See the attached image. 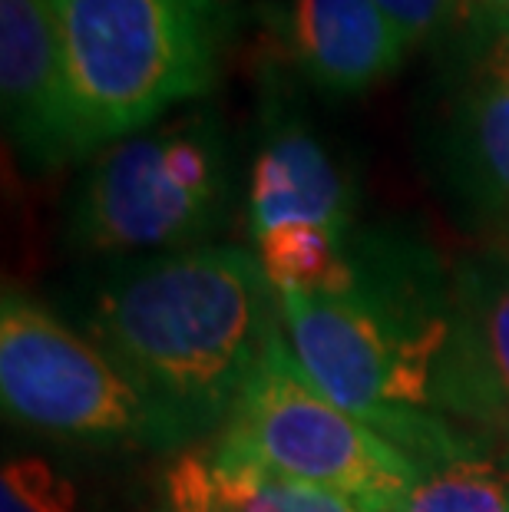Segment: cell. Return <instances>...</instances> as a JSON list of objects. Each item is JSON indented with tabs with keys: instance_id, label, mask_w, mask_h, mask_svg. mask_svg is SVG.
I'll list each match as a JSON object with an SVG mask.
<instances>
[{
	"instance_id": "cell-1",
	"label": "cell",
	"mask_w": 509,
	"mask_h": 512,
	"mask_svg": "<svg viewBox=\"0 0 509 512\" xmlns=\"http://www.w3.org/2000/svg\"><path fill=\"white\" fill-rule=\"evenodd\" d=\"M351 265V285L338 294L278 291L281 331L314 387L420 473L483 453L433 407L450 318V275L437 255L407 238L354 235Z\"/></svg>"
},
{
	"instance_id": "cell-2",
	"label": "cell",
	"mask_w": 509,
	"mask_h": 512,
	"mask_svg": "<svg viewBox=\"0 0 509 512\" xmlns=\"http://www.w3.org/2000/svg\"><path fill=\"white\" fill-rule=\"evenodd\" d=\"M278 328L255 252L199 245L116 268L96 291L90 341L133 380L176 446L222 430Z\"/></svg>"
},
{
	"instance_id": "cell-3",
	"label": "cell",
	"mask_w": 509,
	"mask_h": 512,
	"mask_svg": "<svg viewBox=\"0 0 509 512\" xmlns=\"http://www.w3.org/2000/svg\"><path fill=\"white\" fill-rule=\"evenodd\" d=\"M83 152L143 133L215 80L225 0H53Z\"/></svg>"
},
{
	"instance_id": "cell-4",
	"label": "cell",
	"mask_w": 509,
	"mask_h": 512,
	"mask_svg": "<svg viewBox=\"0 0 509 512\" xmlns=\"http://www.w3.org/2000/svg\"><path fill=\"white\" fill-rule=\"evenodd\" d=\"M229 146L209 110L106 146L73 192L67 245L83 255L186 252L225 219Z\"/></svg>"
},
{
	"instance_id": "cell-5",
	"label": "cell",
	"mask_w": 509,
	"mask_h": 512,
	"mask_svg": "<svg viewBox=\"0 0 509 512\" xmlns=\"http://www.w3.org/2000/svg\"><path fill=\"white\" fill-rule=\"evenodd\" d=\"M215 446L338 493L357 512H387L424 476L394 443L314 387L281 328L265 341Z\"/></svg>"
},
{
	"instance_id": "cell-6",
	"label": "cell",
	"mask_w": 509,
	"mask_h": 512,
	"mask_svg": "<svg viewBox=\"0 0 509 512\" xmlns=\"http://www.w3.org/2000/svg\"><path fill=\"white\" fill-rule=\"evenodd\" d=\"M0 400L7 420L57 440L176 450L159 413L90 337L10 288L0 304Z\"/></svg>"
},
{
	"instance_id": "cell-7",
	"label": "cell",
	"mask_w": 509,
	"mask_h": 512,
	"mask_svg": "<svg viewBox=\"0 0 509 512\" xmlns=\"http://www.w3.org/2000/svg\"><path fill=\"white\" fill-rule=\"evenodd\" d=\"M433 407L509 450V242L470 255L450 275Z\"/></svg>"
},
{
	"instance_id": "cell-8",
	"label": "cell",
	"mask_w": 509,
	"mask_h": 512,
	"mask_svg": "<svg viewBox=\"0 0 509 512\" xmlns=\"http://www.w3.org/2000/svg\"><path fill=\"white\" fill-rule=\"evenodd\" d=\"M0 106L27 166L50 172L86 156L53 0H0Z\"/></svg>"
},
{
	"instance_id": "cell-9",
	"label": "cell",
	"mask_w": 509,
	"mask_h": 512,
	"mask_svg": "<svg viewBox=\"0 0 509 512\" xmlns=\"http://www.w3.org/2000/svg\"><path fill=\"white\" fill-rule=\"evenodd\" d=\"M285 47L301 73L331 96L371 90L407 53L374 0H288Z\"/></svg>"
},
{
	"instance_id": "cell-10",
	"label": "cell",
	"mask_w": 509,
	"mask_h": 512,
	"mask_svg": "<svg viewBox=\"0 0 509 512\" xmlns=\"http://www.w3.org/2000/svg\"><path fill=\"white\" fill-rule=\"evenodd\" d=\"M351 219L354 185L328 146L295 119H272L252 166V235L281 225H324L351 235Z\"/></svg>"
},
{
	"instance_id": "cell-11",
	"label": "cell",
	"mask_w": 509,
	"mask_h": 512,
	"mask_svg": "<svg viewBox=\"0 0 509 512\" xmlns=\"http://www.w3.org/2000/svg\"><path fill=\"white\" fill-rule=\"evenodd\" d=\"M443 179L463 215L509 242V83L480 76L450 106L440 143Z\"/></svg>"
},
{
	"instance_id": "cell-12",
	"label": "cell",
	"mask_w": 509,
	"mask_h": 512,
	"mask_svg": "<svg viewBox=\"0 0 509 512\" xmlns=\"http://www.w3.org/2000/svg\"><path fill=\"white\" fill-rule=\"evenodd\" d=\"M351 242L354 232H334L324 225H281L255 238V255L262 261L275 291L338 294L351 285Z\"/></svg>"
},
{
	"instance_id": "cell-13",
	"label": "cell",
	"mask_w": 509,
	"mask_h": 512,
	"mask_svg": "<svg viewBox=\"0 0 509 512\" xmlns=\"http://www.w3.org/2000/svg\"><path fill=\"white\" fill-rule=\"evenodd\" d=\"M215 493L229 512H357L348 499L321 486L281 476L248 456L212 450L209 460Z\"/></svg>"
},
{
	"instance_id": "cell-14",
	"label": "cell",
	"mask_w": 509,
	"mask_h": 512,
	"mask_svg": "<svg viewBox=\"0 0 509 512\" xmlns=\"http://www.w3.org/2000/svg\"><path fill=\"white\" fill-rule=\"evenodd\" d=\"M387 512H509V470L483 453L437 466Z\"/></svg>"
},
{
	"instance_id": "cell-15",
	"label": "cell",
	"mask_w": 509,
	"mask_h": 512,
	"mask_svg": "<svg viewBox=\"0 0 509 512\" xmlns=\"http://www.w3.org/2000/svg\"><path fill=\"white\" fill-rule=\"evenodd\" d=\"M0 512H77V486L37 456L10 460L0 476Z\"/></svg>"
},
{
	"instance_id": "cell-16",
	"label": "cell",
	"mask_w": 509,
	"mask_h": 512,
	"mask_svg": "<svg viewBox=\"0 0 509 512\" xmlns=\"http://www.w3.org/2000/svg\"><path fill=\"white\" fill-rule=\"evenodd\" d=\"M166 509L169 512H229L215 493L209 460L182 456L166 473Z\"/></svg>"
},
{
	"instance_id": "cell-17",
	"label": "cell",
	"mask_w": 509,
	"mask_h": 512,
	"mask_svg": "<svg viewBox=\"0 0 509 512\" xmlns=\"http://www.w3.org/2000/svg\"><path fill=\"white\" fill-rule=\"evenodd\" d=\"M374 4L394 24L404 47H417L430 34H437L450 0H374Z\"/></svg>"
},
{
	"instance_id": "cell-18",
	"label": "cell",
	"mask_w": 509,
	"mask_h": 512,
	"mask_svg": "<svg viewBox=\"0 0 509 512\" xmlns=\"http://www.w3.org/2000/svg\"><path fill=\"white\" fill-rule=\"evenodd\" d=\"M483 70L509 83V20H483Z\"/></svg>"
},
{
	"instance_id": "cell-19",
	"label": "cell",
	"mask_w": 509,
	"mask_h": 512,
	"mask_svg": "<svg viewBox=\"0 0 509 512\" xmlns=\"http://www.w3.org/2000/svg\"><path fill=\"white\" fill-rule=\"evenodd\" d=\"M483 10V20H509V0H476Z\"/></svg>"
},
{
	"instance_id": "cell-20",
	"label": "cell",
	"mask_w": 509,
	"mask_h": 512,
	"mask_svg": "<svg viewBox=\"0 0 509 512\" xmlns=\"http://www.w3.org/2000/svg\"><path fill=\"white\" fill-rule=\"evenodd\" d=\"M156 512H169V509H166V506H162V509H156Z\"/></svg>"
}]
</instances>
